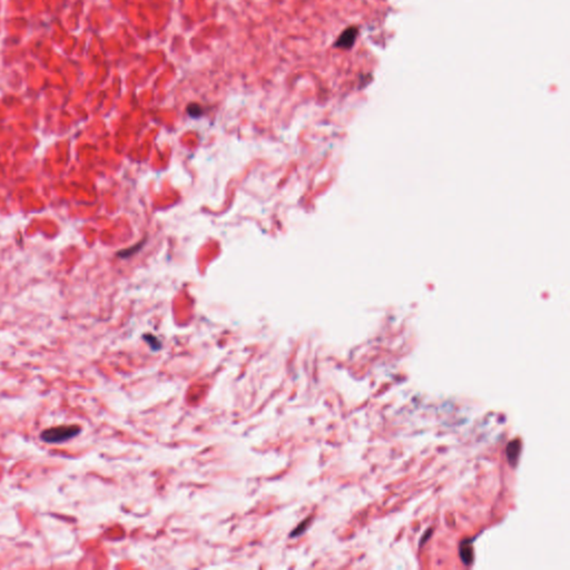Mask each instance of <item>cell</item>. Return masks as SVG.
<instances>
[{
    "label": "cell",
    "mask_w": 570,
    "mask_h": 570,
    "mask_svg": "<svg viewBox=\"0 0 570 570\" xmlns=\"http://www.w3.org/2000/svg\"><path fill=\"white\" fill-rule=\"evenodd\" d=\"M355 39V31L354 29H349V31H346L342 36L340 37V39L338 40V43L336 44L338 47H343V48H348V47L352 46Z\"/></svg>",
    "instance_id": "277c9868"
},
{
    "label": "cell",
    "mask_w": 570,
    "mask_h": 570,
    "mask_svg": "<svg viewBox=\"0 0 570 570\" xmlns=\"http://www.w3.org/2000/svg\"><path fill=\"white\" fill-rule=\"evenodd\" d=\"M431 533H432V529H431V528H430V529H428V530L425 532V536H423V537L421 538V540H420V547H422V546L426 544L427 539H429V538L431 537Z\"/></svg>",
    "instance_id": "52a82bcc"
},
{
    "label": "cell",
    "mask_w": 570,
    "mask_h": 570,
    "mask_svg": "<svg viewBox=\"0 0 570 570\" xmlns=\"http://www.w3.org/2000/svg\"><path fill=\"white\" fill-rule=\"evenodd\" d=\"M80 432L81 428L79 426H58L43 430L39 438L46 443H63L77 437Z\"/></svg>",
    "instance_id": "6da1fadb"
},
{
    "label": "cell",
    "mask_w": 570,
    "mask_h": 570,
    "mask_svg": "<svg viewBox=\"0 0 570 570\" xmlns=\"http://www.w3.org/2000/svg\"><path fill=\"white\" fill-rule=\"evenodd\" d=\"M311 520H312V519H311V518L305 519V520H304V521L302 522V524H301V525H299V526H298V527H297V528L295 529V530L292 532L291 537H297V536H301V534H302V533H303V532H304L305 530H307V528L309 527V524H310V521H311Z\"/></svg>",
    "instance_id": "5b68a950"
},
{
    "label": "cell",
    "mask_w": 570,
    "mask_h": 570,
    "mask_svg": "<svg viewBox=\"0 0 570 570\" xmlns=\"http://www.w3.org/2000/svg\"><path fill=\"white\" fill-rule=\"evenodd\" d=\"M187 111H189V114L191 117H194V118H196V117H199L202 114V108L201 106H198L196 104H192L189 106V108H187Z\"/></svg>",
    "instance_id": "8992f818"
},
{
    "label": "cell",
    "mask_w": 570,
    "mask_h": 570,
    "mask_svg": "<svg viewBox=\"0 0 570 570\" xmlns=\"http://www.w3.org/2000/svg\"><path fill=\"white\" fill-rule=\"evenodd\" d=\"M520 454H521V442L519 439H515L507 444L506 455H507L508 463L511 467L515 468L517 465H518Z\"/></svg>",
    "instance_id": "7a4b0ae2"
},
{
    "label": "cell",
    "mask_w": 570,
    "mask_h": 570,
    "mask_svg": "<svg viewBox=\"0 0 570 570\" xmlns=\"http://www.w3.org/2000/svg\"><path fill=\"white\" fill-rule=\"evenodd\" d=\"M459 556L461 558V561L465 563L466 566H470L473 562V549H472V540L470 538L463 539L459 545Z\"/></svg>",
    "instance_id": "3957f363"
}]
</instances>
